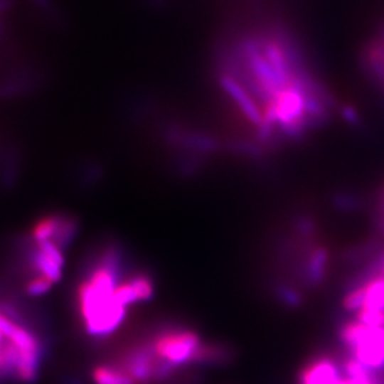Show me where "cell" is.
Listing matches in <instances>:
<instances>
[{"label":"cell","instance_id":"6da1fadb","mask_svg":"<svg viewBox=\"0 0 384 384\" xmlns=\"http://www.w3.org/2000/svg\"><path fill=\"white\" fill-rule=\"evenodd\" d=\"M124 257L119 247H107L100 252L90 267L87 277L78 287V307L86 335L106 338L124 324L127 309L114 301V290L121 282Z\"/></svg>","mask_w":384,"mask_h":384},{"label":"cell","instance_id":"7a4b0ae2","mask_svg":"<svg viewBox=\"0 0 384 384\" xmlns=\"http://www.w3.org/2000/svg\"><path fill=\"white\" fill-rule=\"evenodd\" d=\"M306 114L307 96L305 90L302 89L300 82L291 81L266 104L261 122V134L264 138L267 137L272 126L279 124L289 134L296 136L302 128Z\"/></svg>","mask_w":384,"mask_h":384},{"label":"cell","instance_id":"3957f363","mask_svg":"<svg viewBox=\"0 0 384 384\" xmlns=\"http://www.w3.org/2000/svg\"><path fill=\"white\" fill-rule=\"evenodd\" d=\"M340 340L352 358L368 370L384 367V327H370L360 321H348L341 327Z\"/></svg>","mask_w":384,"mask_h":384},{"label":"cell","instance_id":"277c9868","mask_svg":"<svg viewBox=\"0 0 384 384\" xmlns=\"http://www.w3.org/2000/svg\"><path fill=\"white\" fill-rule=\"evenodd\" d=\"M147 338L159 358L178 368L192 365L193 357L203 343L197 331L182 326L161 327Z\"/></svg>","mask_w":384,"mask_h":384},{"label":"cell","instance_id":"5b68a950","mask_svg":"<svg viewBox=\"0 0 384 384\" xmlns=\"http://www.w3.org/2000/svg\"><path fill=\"white\" fill-rule=\"evenodd\" d=\"M158 358L149 340L143 338L126 347L114 365L127 373L136 384L153 383V372Z\"/></svg>","mask_w":384,"mask_h":384},{"label":"cell","instance_id":"8992f818","mask_svg":"<svg viewBox=\"0 0 384 384\" xmlns=\"http://www.w3.org/2000/svg\"><path fill=\"white\" fill-rule=\"evenodd\" d=\"M340 368L335 361L321 356L311 360L299 373V384H342Z\"/></svg>","mask_w":384,"mask_h":384},{"label":"cell","instance_id":"52a82bcc","mask_svg":"<svg viewBox=\"0 0 384 384\" xmlns=\"http://www.w3.org/2000/svg\"><path fill=\"white\" fill-rule=\"evenodd\" d=\"M247 58H249V66H250L252 75L255 78L256 82L259 84L262 91L270 95V100L272 99L280 90L284 89L286 86H284L280 79L277 78V75L271 68V65L269 64L264 53H260L252 45L247 46Z\"/></svg>","mask_w":384,"mask_h":384},{"label":"cell","instance_id":"ba28073f","mask_svg":"<svg viewBox=\"0 0 384 384\" xmlns=\"http://www.w3.org/2000/svg\"><path fill=\"white\" fill-rule=\"evenodd\" d=\"M330 255L325 247H312L301 265V277L309 287L320 286L327 277Z\"/></svg>","mask_w":384,"mask_h":384},{"label":"cell","instance_id":"9c48e42d","mask_svg":"<svg viewBox=\"0 0 384 384\" xmlns=\"http://www.w3.org/2000/svg\"><path fill=\"white\" fill-rule=\"evenodd\" d=\"M235 358V351L222 342H209L199 346L193 357L192 365L199 367H220L232 363Z\"/></svg>","mask_w":384,"mask_h":384},{"label":"cell","instance_id":"30bf717a","mask_svg":"<svg viewBox=\"0 0 384 384\" xmlns=\"http://www.w3.org/2000/svg\"><path fill=\"white\" fill-rule=\"evenodd\" d=\"M223 85L233 99L237 101V104L239 105V107L245 114L247 119H250L252 124H261L262 114L257 109L255 102L252 101V97L247 94V91L242 89V86L238 84L237 81H234L232 78H224Z\"/></svg>","mask_w":384,"mask_h":384},{"label":"cell","instance_id":"8fae6325","mask_svg":"<svg viewBox=\"0 0 384 384\" xmlns=\"http://www.w3.org/2000/svg\"><path fill=\"white\" fill-rule=\"evenodd\" d=\"M28 260L35 275L44 276L54 284L63 279V267L41 252L38 245L30 250Z\"/></svg>","mask_w":384,"mask_h":384},{"label":"cell","instance_id":"7c38bea8","mask_svg":"<svg viewBox=\"0 0 384 384\" xmlns=\"http://www.w3.org/2000/svg\"><path fill=\"white\" fill-rule=\"evenodd\" d=\"M264 55L271 65V68L275 71L277 78L280 79L284 86L290 84V69H289V61L286 59L284 50L281 49L280 45L274 40L266 41L264 45Z\"/></svg>","mask_w":384,"mask_h":384},{"label":"cell","instance_id":"4fadbf2b","mask_svg":"<svg viewBox=\"0 0 384 384\" xmlns=\"http://www.w3.org/2000/svg\"><path fill=\"white\" fill-rule=\"evenodd\" d=\"M91 378L95 384H136L127 373L114 363L96 366L91 372Z\"/></svg>","mask_w":384,"mask_h":384},{"label":"cell","instance_id":"5bb4252c","mask_svg":"<svg viewBox=\"0 0 384 384\" xmlns=\"http://www.w3.org/2000/svg\"><path fill=\"white\" fill-rule=\"evenodd\" d=\"M366 301L362 310L384 311V276L377 275L365 284Z\"/></svg>","mask_w":384,"mask_h":384},{"label":"cell","instance_id":"9a60e30c","mask_svg":"<svg viewBox=\"0 0 384 384\" xmlns=\"http://www.w3.org/2000/svg\"><path fill=\"white\" fill-rule=\"evenodd\" d=\"M128 282L132 286L139 302H148L152 300L156 294V287L152 277L146 272H137L127 277Z\"/></svg>","mask_w":384,"mask_h":384},{"label":"cell","instance_id":"2e32d148","mask_svg":"<svg viewBox=\"0 0 384 384\" xmlns=\"http://www.w3.org/2000/svg\"><path fill=\"white\" fill-rule=\"evenodd\" d=\"M276 296L286 307H291V309H297L304 302V297L299 290L285 284L276 286Z\"/></svg>","mask_w":384,"mask_h":384},{"label":"cell","instance_id":"e0dca14e","mask_svg":"<svg viewBox=\"0 0 384 384\" xmlns=\"http://www.w3.org/2000/svg\"><path fill=\"white\" fill-rule=\"evenodd\" d=\"M54 282L44 276L35 275L25 282L24 291L29 297H40L44 296L51 290Z\"/></svg>","mask_w":384,"mask_h":384},{"label":"cell","instance_id":"ac0fdd59","mask_svg":"<svg viewBox=\"0 0 384 384\" xmlns=\"http://www.w3.org/2000/svg\"><path fill=\"white\" fill-rule=\"evenodd\" d=\"M366 289L365 285L351 289L350 292L343 299V307L347 311L362 310L365 306Z\"/></svg>","mask_w":384,"mask_h":384},{"label":"cell","instance_id":"d6986e66","mask_svg":"<svg viewBox=\"0 0 384 384\" xmlns=\"http://www.w3.org/2000/svg\"><path fill=\"white\" fill-rule=\"evenodd\" d=\"M357 319L370 327H384V311L361 310Z\"/></svg>","mask_w":384,"mask_h":384},{"label":"cell","instance_id":"ffe728a7","mask_svg":"<svg viewBox=\"0 0 384 384\" xmlns=\"http://www.w3.org/2000/svg\"><path fill=\"white\" fill-rule=\"evenodd\" d=\"M377 375L375 373L368 377H361V378H346L342 380V384H375Z\"/></svg>","mask_w":384,"mask_h":384},{"label":"cell","instance_id":"44dd1931","mask_svg":"<svg viewBox=\"0 0 384 384\" xmlns=\"http://www.w3.org/2000/svg\"><path fill=\"white\" fill-rule=\"evenodd\" d=\"M343 116H345L346 119H348L351 124H356L357 122V112L352 107H345L343 109Z\"/></svg>","mask_w":384,"mask_h":384}]
</instances>
